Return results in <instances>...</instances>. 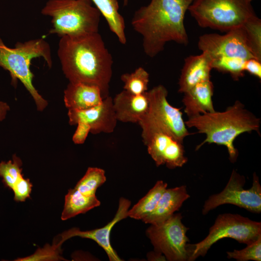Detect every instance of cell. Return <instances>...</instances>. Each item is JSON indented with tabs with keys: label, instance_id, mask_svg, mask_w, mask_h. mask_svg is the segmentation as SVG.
<instances>
[{
	"label": "cell",
	"instance_id": "obj_31",
	"mask_svg": "<svg viewBox=\"0 0 261 261\" xmlns=\"http://www.w3.org/2000/svg\"><path fill=\"white\" fill-rule=\"evenodd\" d=\"M76 125L77 127L72 136V141L76 144H82L90 132V128L82 122H78Z\"/></svg>",
	"mask_w": 261,
	"mask_h": 261
},
{
	"label": "cell",
	"instance_id": "obj_5",
	"mask_svg": "<svg viewBox=\"0 0 261 261\" xmlns=\"http://www.w3.org/2000/svg\"><path fill=\"white\" fill-rule=\"evenodd\" d=\"M41 14L51 17L49 34L60 37L98 32L101 16L90 0H49Z\"/></svg>",
	"mask_w": 261,
	"mask_h": 261
},
{
	"label": "cell",
	"instance_id": "obj_13",
	"mask_svg": "<svg viewBox=\"0 0 261 261\" xmlns=\"http://www.w3.org/2000/svg\"><path fill=\"white\" fill-rule=\"evenodd\" d=\"M69 123L71 125L84 123L90 128V132L97 134L102 132L111 133L117 123L113 99L108 96L99 105L83 110H68Z\"/></svg>",
	"mask_w": 261,
	"mask_h": 261
},
{
	"label": "cell",
	"instance_id": "obj_18",
	"mask_svg": "<svg viewBox=\"0 0 261 261\" xmlns=\"http://www.w3.org/2000/svg\"><path fill=\"white\" fill-rule=\"evenodd\" d=\"M97 86L69 82L64 91V102L68 110H83L100 104L103 101Z\"/></svg>",
	"mask_w": 261,
	"mask_h": 261
},
{
	"label": "cell",
	"instance_id": "obj_17",
	"mask_svg": "<svg viewBox=\"0 0 261 261\" xmlns=\"http://www.w3.org/2000/svg\"><path fill=\"white\" fill-rule=\"evenodd\" d=\"M213 84L210 80L199 83L184 93L182 102L188 118L215 111Z\"/></svg>",
	"mask_w": 261,
	"mask_h": 261
},
{
	"label": "cell",
	"instance_id": "obj_1",
	"mask_svg": "<svg viewBox=\"0 0 261 261\" xmlns=\"http://www.w3.org/2000/svg\"><path fill=\"white\" fill-rule=\"evenodd\" d=\"M58 55L69 82L97 86L103 99L109 96L113 61L98 32L60 37Z\"/></svg>",
	"mask_w": 261,
	"mask_h": 261
},
{
	"label": "cell",
	"instance_id": "obj_19",
	"mask_svg": "<svg viewBox=\"0 0 261 261\" xmlns=\"http://www.w3.org/2000/svg\"><path fill=\"white\" fill-rule=\"evenodd\" d=\"M189 198L186 186L166 189L154 210L142 220L145 223L156 224L170 217Z\"/></svg>",
	"mask_w": 261,
	"mask_h": 261
},
{
	"label": "cell",
	"instance_id": "obj_24",
	"mask_svg": "<svg viewBox=\"0 0 261 261\" xmlns=\"http://www.w3.org/2000/svg\"><path fill=\"white\" fill-rule=\"evenodd\" d=\"M121 80L124 84V90L140 95L147 91L149 74L143 68L139 67L131 73L123 74Z\"/></svg>",
	"mask_w": 261,
	"mask_h": 261
},
{
	"label": "cell",
	"instance_id": "obj_7",
	"mask_svg": "<svg viewBox=\"0 0 261 261\" xmlns=\"http://www.w3.org/2000/svg\"><path fill=\"white\" fill-rule=\"evenodd\" d=\"M260 237L261 222L253 221L238 214H220L204 239L196 244H187L188 261H193L200 256H205L213 244L224 238H232L247 245Z\"/></svg>",
	"mask_w": 261,
	"mask_h": 261
},
{
	"label": "cell",
	"instance_id": "obj_11",
	"mask_svg": "<svg viewBox=\"0 0 261 261\" xmlns=\"http://www.w3.org/2000/svg\"><path fill=\"white\" fill-rule=\"evenodd\" d=\"M198 47L202 52L208 54L212 59L222 56L239 57L245 60L257 58L244 26L224 34H204L199 37Z\"/></svg>",
	"mask_w": 261,
	"mask_h": 261
},
{
	"label": "cell",
	"instance_id": "obj_15",
	"mask_svg": "<svg viewBox=\"0 0 261 261\" xmlns=\"http://www.w3.org/2000/svg\"><path fill=\"white\" fill-rule=\"evenodd\" d=\"M113 107L117 121L138 123L147 113L149 102L147 91L134 95L123 90L113 99Z\"/></svg>",
	"mask_w": 261,
	"mask_h": 261
},
{
	"label": "cell",
	"instance_id": "obj_3",
	"mask_svg": "<svg viewBox=\"0 0 261 261\" xmlns=\"http://www.w3.org/2000/svg\"><path fill=\"white\" fill-rule=\"evenodd\" d=\"M188 128H194L198 133L206 135L204 140L197 145L196 150L206 143L225 146L230 161H236L238 151L234 145L235 139L244 132L256 131L260 135L261 119L246 109L241 102L223 112L215 111L188 118L185 121Z\"/></svg>",
	"mask_w": 261,
	"mask_h": 261
},
{
	"label": "cell",
	"instance_id": "obj_33",
	"mask_svg": "<svg viewBox=\"0 0 261 261\" xmlns=\"http://www.w3.org/2000/svg\"><path fill=\"white\" fill-rule=\"evenodd\" d=\"M150 261H165L166 258L162 254L156 251L149 252L147 255Z\"/></svg>",
	"mask_w": 261,
	"mask_h": 261
},
{
	"label": "cell",
	"instance_id": "obj_8",
	"mask_svg": "<svg viewBox=\"0 0 261 261\" xmlns=\"http://www.w3.org/2000/svg\"><path fill=\"white\" fill-rule=\"evenodd\" d=\"M142 129L143 141L157 166L169 169L181 167L188 161L183 141L162 124L146 114L138 123Z\"/></svg>",
	"mask_w": 261,
	"mask_h": 261
},
{
	"label": "cell",
	"instance_id": "obj_29",
	"mask_svg": "<svg viewBox=\"0 0 261 261\" xmlns=\"http://www.w3.org/2000/svg\"><path fill=\"white\" fill-rule=\"evenodd\" d=\"M32 185L28 178L23 175L14 184L12 189L14 193V199L16 202H24L30 197Z\"/></svg>",
	"mask_w": 261,
	"mask_h": 261
},
{
	"label": "cell",
	"instance_id": "obj_12",
	"mask_svg": "<svg viewBox=\"0 0 261 261\" xmlns=\"http://www.w3.org/2000/svg\"><path fill=\"white\" fill-rule=\"evenodd\" d=\"M149 106L147 115L162 124L178 139L183 141L189 135L183 113L180 108L171 105L167 101L168 91L159 85L147 91Z\"/></svg>",
	"mask_w": 261,
	"mask_h": 261
},
{
	"label": "cell",
	"instance_id": "obj_20",
	"mask_svg": "<svg viewBox=\"0 0 261 261\" xmlns=\"http://www.w3.org/2000/svg\"><path fill=\"white\" fill-rule=\"evenodd\" d=\"M105 18L110 30L117 37L119 42L125 44L127 39L123 17L119 12L117 0H90Z\"/></svg>",
	"mask_w": 261,
	"mask_h": 261
},
{
	"label": "cell",
	"instance_id": "obj_22",
	"mask_svg": "<svg viewBox=\"0 0 261 261\" xmlns=\"http://www.w3.org/2000/svg\"><path fill=\"white\" fill-rule=\"evenodd\" d=\"M167 187V184L163 181H157L148 193L128 210V217L142 220L149 215L156 207Z\"/></svg>",
	"mask_w": 261,
	"mask_h": 261
},
{
	"label": "cell",
	"instance_id": "obj_10",
	"mask_svg": "<svg viewBox=\"0 0 261 261\" xmlns=\"http://www.w3.org/2000/svg\"><path fill=\"white\" fill-rule=\"evenodd\" d=\"M245 183L244 176L233 170L229 180L224 189L218 194L210 196L205 202L202 210L203 215L225 204H231L253 213L261 212V186L256 173L253 175L252 187L243 188Z\"/></svg>",
	"mask_w": 261,
	"mask_h": 261
},
{
	"label": "cell",
	"instance_id": "obj_25",
	"mask_svg": "<svg viewBox=\"0 0 261 261\" xmlns=\"http://www.w3.org/2000/svg\"><path fill=\"white\" fill-rule=\"evenodd\" d=\"M246 60L235 57L222 56L212 59V68L230 74L234 80H238L245 75L244 64Z\"/></svg>",
	"mask_w": 261,
	"mask_h": 261
},
{
	"label": "cell",
	"instance_id": "obj_4",
	"mask_svg": "<svg viewBox=\"0 0 261 261\" xmlns=\"http://www.w3.org/2000/svg\"><path fill=\"white\" fill-rule=\"evenodd\" d=\"M42 57L47 66H52L51 49L44 39L17 42L14 48L8 47L0 36V67L7 71L11 77V83L16 86L19 80L33 99L37 109L43 111L48 102L38 92L33 84L34 75L30 70L32 59Z\"/></svg>",
	"mask_w": 261,
	"mask_h": 261
},
{
	"label": "cell",
	"instance_id": "obj_23",
	"mask_svg": "<svg viewBox=\"0 0 261 261\" xmlns=\"http://www.w3.org/2000/svg\"><path fill=\"white\" fill-rule=\"evenodd\" d=\"M106 181L105 172L96 167H89L74 188L87 196H95L97 188Z\"/></svg>",
	"mask_w": 261,
	"mask_h": 261
},
{
	"label": "cell",
	"instance_id": "obj_16",
	"mask_svg": "<svg viewBox=\"0 0 261 261\" xmlns=\"http://www.w3.org/2000/svg\"><path fill=\"white\" fill-rule=\"evenodd\" d=\"M212 64V58L205 52L187 57L179 78L178 92L184 93L196 84L210 80Z\"/></svg>",
	"mask_w": 261,
	"mask_h": 261
},
{
	"label": "cell",
	"instance_id": "obj_6",
	"mask_svg": "<svg viewBox=\"0 0 261 261\" xmlns=\"http://www.w3.org/2000/svg\"><path fill=\"white\" fill-rule=\"evenodd\" d=\"M252 0H194L188 11L201 27L226 32L258 17Z\"/></svg>",
	"mask_w": 261,
	"mask_h": 261
},
{
	"label": "cell",
	"instance_id": "obj_14",
	"mask_svg": "<svg viewBox=\"0 0 261 261\" xmlns=\"http://www.w3.org/2000/svg\"><path fill=\"white\" fill-rule=\"evenodd\" d=\"M130 202L121 198L119 201L117 211L114 218L104 227L90 231H82L78 228H73L63 232L59 240L54 243L58 247H60L62 244L67 240L75 236L93 240L102 247L106 253L110 261H120L122 260L111 246L110 236L114 226L121 220L128 217V211L130 205Z\"/></svg>",
	"mask_w": 261,
	"mask_h": 261
},
{
	"label": "cell",
	"instance_id": "obj_2",
	"mask_svg": "<svg viewBox=\"0 0 261 261\" xmlns=\"http://www.w3.org/2000/svg\"><path fill=\"white\" fill-rule=\"evenodd\" d=\"M194 0H151L135 12L131 25L143 37V47L147 56L155 57L169 42L188 44L184 18Z\"/></svg>",
	"mask_w": 261,
	"mask_h": 261
},
{
	"label": "cell",
	"instance_id": "obj_30",
	"mask_svg": "<svg viewBox=\"0 0 261 261\" xmlns=\"http://www.w3.org/2000/svg\"><path fill=\"white\" fill-rule=\"evenodd\" d=\"M244 70L261 80V61L255 58L246 59L244 64Z\"/></svg>",
	"mask_w": 261,
	"mask_h": 261
},
{
	"label": "cell",
	"instance_id": "obj_32",
	"mask_svg": "<svg viewBox=\"0 0 261 261\" xmlns=\"http://www.w3.org/2000/svg\"><path fill=\"white\" fill-rule=\"evenodd\" d=\"M10 109V107L7 102L0 101V122L6 118Z\"/></svg>",
	"mask_w": 261,
	"mask_h": 261
},
{
	"label": "cell",
	"instance_id": "obj_26",
	"mask_svg": "<svg viewBox=\"0 0 261 261\" xmlns=\"http://www.w3.org/2000/svg\"><path fill=\"white\" fill-rule=\"evenodd\" d=\"M22 161L14 155L12 160L0 162V177L7 187L12 189L16 182L22 176Z\"/></svg>",
	"mask_w": 261,
	"mask_h": 261
},
{
	"label": "cell",
	"instance_id": "obj_28",
	"mask_svg": "<svg viewBox=\"0 0 261 261\" xmlns=\"http://www.w3.org/2000/svg\"><path fill=\"white\" fill-rule=\"evenodd\" d=\"M60 247L53 245H46L42 248L38 249L33 255L24 258L18 259L17 261H43L59 260L63 258L59 255Z\"/></svg>",
	"mask_w": 261,
	"mask_h": 261
},
{
	"label": "cell",
	"instance_id": "obj_27",
	"mask_svg": "<svg viewBox=\"0 0 261 261\" xmlns=\"http://www.w3.org/2000/svg\"><path fill=\"white\" fill-rule=\"evenodd\" d=\"M227 258L239 261H261V237L241 250L227 252Z\"/></svg>",
	"mask_w": 261,
	"mask_h": 261
},
{
	"label": "cell",
	"instance_id": "obj_9",
	"mask_svg": "<svg viewBox=\"0 0 261 261\" xmlns=\"http://www.w3.org/2000/svg\"><path fill=\"white\" fill-rule=\"evenodd\" d=\"M180 213L173 214L165 221L151 224L146 233L156 252L164 255L170 261H188L186 233L188 228L182 222Z\"/></svg>",
	"mask_w": 261,
	"mask_h": 261
},
{
	"label": "cell",
	"instance_id": "obj_34",
	"mask_svg": "<svg viewBox=\"0 0 261 261\" xmlns=\"http://www.w3.org/2000/svg\"><path fill=\"white\" fill-rule=\"evenodd\" d=\"M129 0H123V4L124 6H126L128 4Z\"/></svg>",
	"mask_w": 261,
	"mask_h": 261
},
{
	"label": "cell",
	"instance_id": "obj_21",
	"mask_svg": "<svg viewBox=\"0 0 261 261\" xmlns=\"http://www.w3.org/2000/svg\"><path fill=\"white\" fill-rule=\"evenodd\" d=\"M96 196L85 195L74 188L70 189L65 197V203L61 218L65 220L99 206Z\"/></svg>",
	"mask_w": 261,
	"mask_h": 261
}]
</instances>
